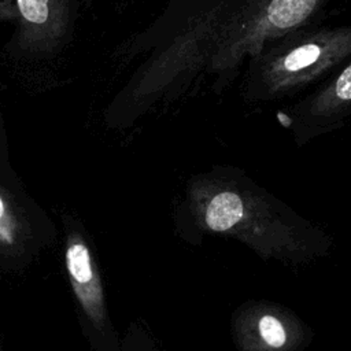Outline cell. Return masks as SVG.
Wrapping results in <instances>:
<instances>
[{"label":"cell","mask_w":351,"mask_h":351,"mask_svg":"<svg viewBox=\"0 0 351 351\" xmlns=\"http://www.w3.org/2000/svg\"><path fill=\"white\" fill-rule=\"evenodd\" d=\"M64 265L81 310L92 325L101 328L106 324L101 280L90 248L80 233H71L67 237Z\"/></svg>","instance_id":"6"},{"label":"cell","mask_w":351,"mask_h":351,"mask_svg":"<svg viewBox=\"0 0 351 351\" xmlns=\"http://www.w3.org/2000/svg\"><path fill=\"white\" fill-rule=\"evenodd\" d=\"M1 114V112H0ZM1 121V119H0ZM3 137H1V132H0V158H1V154H3Z\"/></svg>","instance_id":"10"},{"label":"cell","mask_w":351,"mask_h":351,"mask_svg":"<svg viewBox=\"0 0 351 351\" xmlns=\"http://www.w3.org/2000/svg\"><path fill=\"white\" fill-rule=\"evenodd\" d=\"M244 218V203L234 192L217 193L206 207V225L214 232H225Z\"/></svg>","instance_id":"7"},{"label":"cell","mask_w":351,"mask_h":351,"mask_svg":"<svg viewBox=\"0 0 351 351\" xmlns=\"http://www.w3.org/2000/svg\"><path fill=\"white\" fill-rule=\"evenodd\" d=\"M251 0H169L162 12L115 51L126 62L140 59L107 112L130 122L160 104L192 93L230 25Z\"/></svg>","instance_id":"1"},{"label":"cell","mask_w":351,"mask_h":351,"mask_svg":"<svg viewBox=\"0 0 351 351\" xmlns=\"http://www.w3.org/2000/svg\"><path fill=\"white\" fill-rule=\"evenodd\" d=\"M332 0H251L228 29L207 73L215 93L226 90L245 60L266 43L314 25Z\"/></svg>","instance_id":"3"},{"label":"cell","mask_w":351,"mask_h":351,"mask_svg":"<svg viewBox=\"0 0 351 351\" xmlns=\"http://www.w3.org/2000/svg\"><path fill=\"white\" fill-rule=\"evenodd\" d=\"M351 112V58L335 70L307 97L296 103L285 117L289 126L304 130H326Z\"/></svg>","instance_id":"5"},{"label":"cell","mask_w":351,"mask_h":351,"mask_svg":"<svg viewBox=\"0 0 351 351\" xmlns=\"http://www.w3.org/2000/svg\"><path fill=\"white\" fill-rule=\"evenodd\" d=\"M258 329L262 340L269 347L280 348L287 341V332L282 322L271 314H265L259 318Z\"/></svg>","instance_id":"9"},{"label":"cell","mask_w":351,"mask_h":351,"mask_svg":"<svg viewBox=\"0 0 351 351\" xmlns=\"http://www.w3.org/2000/svg\"><path fill=\"white\" fill-rule=\"evenodd\" d=\"M25 236L22 219L10 196L0 188V248L16 251Z\"/></svg>","instance_id":"8"},{"label":"cell","mask_w":351,"mask_h":351,"mask_svg":"<svg viewBox=\"0 0 351 351\" xmlns=\"http://www.w3.org/2000/svg\"><path fill=\"white\" fill-rule=\"evenodd\" d=\"M351 58V25L293 30L266 43L244 63L241 93L248 101H273L324 81Z\"/></svg>","instance_id":"2"},{"label":"cell","mask_w":351,"mask_h":351,"mask_svg":"<svg viewBox=\"0 0 351 351\" xmlns=\"http://www.w3.org/2000/svg\"><path fill=\"white\" fill-rule=\"evenodd\" d=\"M85 1L0 0V22L14 25L11 51L32 59L56 55L71 40Z\"/></svg>","instance_id":"4"}]
</instances>
